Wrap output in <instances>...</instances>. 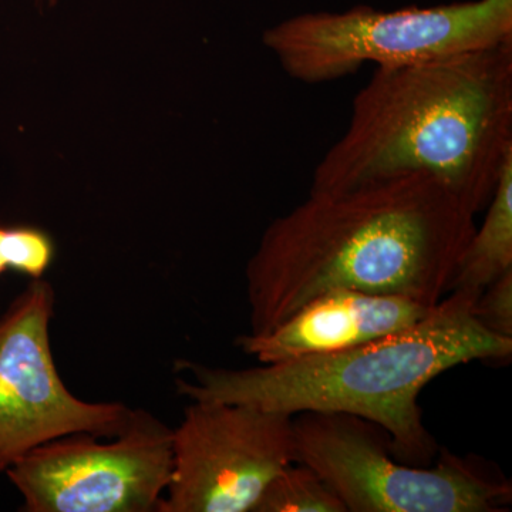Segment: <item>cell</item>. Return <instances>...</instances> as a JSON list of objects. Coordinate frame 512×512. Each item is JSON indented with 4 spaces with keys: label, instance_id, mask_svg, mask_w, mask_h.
Returning a JSON list of instances; mask_svg holds the SVG:
<instances>
[{
    "label": "cell",
    "instance_id": "cell-1",
    "mask_svg": "<svg viewBox=\"0 0 512 512\" xmlns=\"http://www.w3.org/2000/svg\"><path fill=\"white\" fill-rule=\"evenodd\" d=\"M476 227V214L427 175L309 192L268 225L248 261L249 333L271 332L336 289L436 305Z\"/></svg>",
    "mask_w": 512,
    "mask_h": 512
},
{
    "label": "cell",
    "instance_id": "cell-2",
    "mask_svg": "<svg viewBox=\"0 0 512 512\" xmlns=\"http://www.w3.org/2000/svg\"><path fill=\"white\" fill-rule=\"evenodd\" d=\"M512 158V42L434 62L376 69L326 151L309 192L407 175L439 181L474 214Z\"/></svg>",
    "mask_w": 512,
    "mask_h": 512
},
{
    "label": "cell",
    "instance_id": "cell-3",
    "mask_svg": "<svg viewBox=\"0 0 512 512\" xmlns=\"http://www.w3.org/2000/svg\"><path fill=\"white\" fill-rule=\"evenodd\" d=\"M481 289L456 288L409 328L342 352L261 363L247 369L180 362L175 380L190 402L251 404L286 414L360 417L386 431L394 456L429 466L439 454L424 426L419 397L448 370L476 360H505L512 338L485 328L474 306Z\"/></svg>",
    "mask_w": 512,
    "mask_h": 512
},
{
    "label": "cell",
    "instance_id": "cell-4",
    "mask_svg": "<svg viewBox=\"0 0 512 512\" xmlns=\"http://www.w3.org/2000/svg\"><path fill=\"white\" fill-rule=\"evenodd\" d=\"M262 42L293 80L329 83L369 63L396 69L511 43L512 0L301 13L266 29Z\"/></svg>",
    "mask_w": 512,
    "mask_h": 512
},
{
    "label": "cell",
    "instance_id": "cell-5",
    "mask_svg": "<svg viewBox=\"0 0 512 512\" xmlns=\"http://www.w3.org/2000/svg\"><path fill=\"white\" fill-rule=\"evenodd\" d=\"M296 461L329 485L346 512H498L511 505L510 480L476 457L440 450L429 466L394 456L386 431L360 417L293 416Z\"/></svg>",
    "mask_w": 512,
    "mask_h": 512
},
{
    "label": "cell",
    "instance_id": "cell-6",
    "mask_svg": "<svg viewBox=\"0 0 512 512\" xmlns=\"http://www.w3.org/2000/svg\"><path fill=\"white\" fill-rule=\"evenodd\" d=\"M173 470V429L133 410L119 436L73 433L5 471L28 512H158Z\"/></svg>",
    "mask_w": 512,
    "mask_h": 512
},
{
    "label": "cell",
    "instance_id": "cell-7",
    "mask_svg": "<svg viewBox=\"0 0 512 512\" xmlns=\"http://www.w3.org/2000/svg\"><path fill=\"white\" fill-rule=\"evenodd\" d=\"M295 461L291 414L191 402L173 429V470L158 512H254L266 485Z\"/></svg>",
    "mask_w": 512,
    "mask_h": 512
},
{
    "label": "cell",
    "instance_id": "cell-8",
    "mask_svg": "<svg viewBox=\"0 0 512 512\" xmlns=\"http://www.w3.org/2000/svg\"><path fill=\"white\" fill-rule=\"evenodd\" d=\"M55 291L32 282L0 316V473L32 448L73 433L119 436L133 409L74 396L57 372L50 345Z\"/></svg>",
    "mask_w": 512,
    "mask_h": 512
},
{
    "label": "cell",
    "instance_id": "cell-9",
    "mask_svg": "<svg viewBox=\"0 0 512 512\" xmlns=\"http://www.w3.org/2000/svg\"><path fill=\"white\" fill-rule=\"evenodd\" d=\"M436 305L402 295L336 289L316 296L271 332L239 336L237 346L259 363L328 355L409 328Z\"/></svg>",
    "mask_w": 512,
    "mask_h": 512
},
{
    "label": "cell",
    "instance_id": "cell-10",
    "mask_svg": "<svg viewBox=\"0 0 512 512\" xmlns=\"http://www.w3.org/2000/svg\"><path fill=\"white\" fill-rule=\"evenodd\" d=\"M483 225L476 227L458 261L451 291L483 289L512 271V158L504 165Z\"/></svg>",
    "mask_w": 512,
    "mask_h": 512
},
{
    "label": "cell",
    "instance_id": "cell-11",
    "mask_svg": "<svg viewBox=\"0 0 512 512\" xmlns=\"http://www.w3.org/2000/svg\"><path fill=\"white\" fill-rule=\"evenodd\" d=\"M254 512H346V508L315 470L295 461L266 485Z\"/></svg>",
    "mask_w": 512,
    "mask_h": 512
},
{
    "label": "cell",
    "instance_id": "cell-12",
    "mask_svg": "<svg viewBox=\"0 0 512 512\" xmlns=\"http://www.w3.org/2000/svg\"><path fill=\"white\" fill-rule=\"evenodd\" d=\"M2 255L8 269L32 279L45 276L55 258L53 239L43 229L13 227L3 229Z\"/></svg>",
    "mask_w": 512,
    "mask_h": 512
},
{
    "label": "cell",
    "instance_id": "cell-13",
    "mask_svg": "<svg viewBox=\"0 0 512 512\" xmlns=\"http://www.w3.org/2000/svg\"><path fill=\"white\" fill-rule=\"evenodd\" d=\"M474 312L485 328L504 338H512V271L481 289Z\"/></svg>",
    "mask_w": 512,
    "mask_h": 512
},
{
    "label": "cell",
    "instance_id": "cell-14",
    "mask_svg": "<svg viewBox=\"0 0 512 512\" xmlns=\"http://www.w3.org/2000/svg\"><path fill=\"white\" fill-rule=\"evenodd\" d=\"M3 228L2 225H0V275L3 274V272L8 271V266L5 264V259H3L2 255V237H3Z\"/></svg>",
    "mask_w": 512,
    "mask_h": 512
},
{
    "label": "cell",
    "instance_id": "cell-15",
    "mask_svg": "<svg viewBox=\"0 0 512 512\" xmlns=\"http://www.w3.org/2000/svg\"><path fill=\"white\" fill-rule=\"evenodd\" d=\"M46 3H49V5H56L59 0H45Z\"/></svg>",
    "mask_w": 512,
    "mask_h": 512
}]
</instances>
